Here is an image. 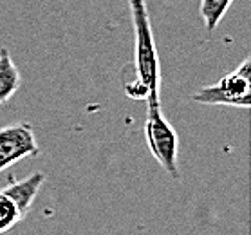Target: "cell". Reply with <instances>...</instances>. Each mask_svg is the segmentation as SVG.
I'll use <instances>...</instances> for the list:
<instances>
[{
	"instance_id": "cell-3",
	"label": "cell",
	"mask_w": 251,
	"mask_h": 235,
	"mask_svg": "<svg viewBox=\"0 0 251 235\" xmlns=\"http://www.w3.org/2000/svg\"><path fill=\"white\" fill-rule=\"evenodd\" d=\"M192 100L202 105H224L248 110L251 107V58L246 56L237 69L223 76L217 83L202 87Z\"/></svg>"
},
{
	"instance_id": "cell-7",
	"label": "cell",
	"mask_w": 251,
	"mask_h": 235,
	"mask_svg": "<svg viewBox=\"0 0 251 235\" xmlns=\"http://www.w3.org/2000/svg\"><path fill=\"white\" fill-rule=\"evenodd\" d=\"M233 4V0H201V17L204 20V26L208 33L215 31L224 15L228 13L229 6Z\"/></svg>"
},
{
	"instance_id": "cell-4",
	"label": "cell",
	"mask_w": 251,
	"mask_h": 235,
	"mask_svg": "<svg viewBox=\"0 0 251 235\" xmlns=\"http://www.w3.org/2000/svg\"><path fill=\"white\" fill-rule=\"evenodd\" d=\"M145 138L150 152L161 165V168L172 179H179V166H177L179 138L174 127L161 114V105H147Z\"/></svg>"
},
{
	"instance_id": "cell-1",
	"label": "cell",
	"mask_w": 251,
	"mask_h": 235,
	"mask_svg": "<svg viewBox=\"0 0 251 235\" xmlns=\"http://www.w3.org/2000/svg\"><path fill=\"white\" fill-rule=\"evenodd\" d=\"M134 27V65H136V81L145 87L149 98L147 105H161V62L157 56L152 24L145 0H128Z\"/></svg>"
},
{
	"instance_id": "cell-2",
	"label": "cell",
	"mask_w": 251,
	"mask_h": 235,
	"mask_svg": "<svg viewBox=\"0 0 251 235\" xmlns=\"http://www.w3.org/2000/svg\"><path fill=\"white\" fill-rule=\"evenodd\" d=\"M44 181V172L29 174L24 179L9 176L7 184L0 190V235H7L25 219Z\"/></svg>"
},
{
	"instance_id": "cell-6",
	"label": "cell",
	"mask_w": 251,
	"mask_h": 235,
	"mask_svg": "<svg viewBox=\"0 0 251 235\" xmlns=\"http://www.w3.org/2000/svg\"><path fill=\"white\" fill-rule=\"evenodd\" d=\"M22 85V75L6 47L0 49V105L9 102Z\"/></svg>"
},
{
	"instance_id": "cell-5",
	"label": "cell",
	"mask_w": 251,
	"mask_h": 235,
	"mask_svg": "<svg viewBox=\"0 0 251 235\" xmlns=\"http://www.w3.org/2000/svg\"><path fill=\"white\" fill-rule=\"evenodd\" d=\"M40 154L33 125L27 121L0 127V172L20 159Z\"/></svg>"
}]
</instances>
